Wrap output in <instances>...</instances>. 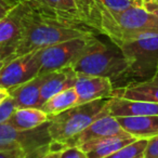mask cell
<instances>
[{"mask_svg": "<svg viewBox=\"0 0 158 158\" xmlns=\"http://www.w3.org/2000/svg\"><path fill=\"white\" fill-rule=\"evenodd\" d=\"M87 35H95L94 31L86 25L67 22L46 13L38 8L36 0H31L23 18L20 38L13 57Z\"/></svg>", "mask_w": 158, "mask_h": 158, "instance_id": "1", "label": "cell"}, {"mask_svg": "<svg viewBox=\"0 0 158 158\" xmlns=\"http://www.w3.org/2000/svg\"><path fill=\"white\" fill-rule=\"evenodd\" d=\"M100 33L115 44L144 36L158 34V18L143 7H131L121 12L103 8Z\"/></svg>", "mask_w": 158, "mask_h": 158, "instance_id": "2", "label": "cell"}, {"mask_svg": "<svg viewBox=\"0 0 158 158\" xmlns=\"http://www.w3.org/2000/svg\"><path fill=\"white\" fill-rule=\"evenodd\" d=\"M77 74L107 77L112 82L129 76L128 63L120 48L112 41L106 44L95 38L72 65Z\"/></svg>", "mask_w": 158, "mask_h": 158, "instance_id": "3", "label": "cell"}, {"mask_svg": "<svg viewBox=\"0 0 158 158\" xmlns=\"http://www.w3.org/2000/svg\"><path fill=\"white\" fill-rule=\"evenodd\" d=\"M110 98L99 99L75 105L64 112L49 117L48 132L52 141H66L92 123L95 119L107 114Z\"/></svg>", "mask_w": 158, "mask_h": 158, "instance_id": "4", "label": "cell"}, {"mask_svg": "<svg viewBox=\"0 0 158 158\" xmlns=\"http://www.w3.org/2000/svg\"><path fill=\"white\" fill-rule=\"evenodd\" d=\"M47 123L31 130H18L8 123H0V152L10 154L12 158L44 157L51 141Z\"/></svg>", "mask_w": 158, "mask_h": 158, "instance_id": "5", "label": "cell"}, {"mask_svg": "<svg viewBox=\"0 0 158 158\" xmlns=\"http://www.w3.org/2000/svg\"><path fill=\"white\" fill-rule=\"evenodd\" d=\"M117 46L127 60L130 77L144 80L158 72V34L121 42Z\"/></svg>", "mask_w": 158, "mask_h": 158, "instance_id": "6", "label": "cell"}, {"mask_svg": "<svg viewBox=\"0 0 158 158\" xmlns=\"http://www.w3.org/2000/svg\"><path fill=\"white\" fill-rule=\"evenodd\" d=\"M95 38V35H87L40 49L39 75L72 66Z\"/></svg>", "mask_w": 158, "mask_h": 158, "instance_id": "7", "label": "cell"}, {"mask_svg": "<svg viewBox=\"0 0 158 158\" xmlns=\"http://www.w3.org/2000/svg\"><path fill=\"white\" fill-rule=\"evenodd\" d=\"M40 49L5 62L0 69V87L11 89L39 75Z\"/></svg>", "mask_w": 158, "mask_h": 158, "instance_id": "8", "label": "cell"}, {"mask_svg": "<svg viewBox=\"0 0 158 158\" xmlns=\"http://www.w3.org/2000/svg\"><path fill=\"white\" fill-rule=\"evenodd\" d=\"M31 1L13 6L0 20V60L3 62L13 57L20 38L23 18L28 10Z\"/></svg>", "mask_w": 158, "mask_h": 158, "instance_id": "9", "label": "cell"}, {"mask_svg": "<svg viewBox=\"0 0 158 158\" xmlns=\"http://www.w3.org/2000/svg\"><path fill=\"white\" fill-rule=\"evenodd\" d=\"M76 90L77 105L88 103L99 99L112 98L114 94V86L110 78L93 75L77 74L74 86Z\"/></svg>", "mask_w": 158, "mask_h": 158, "instance_id": "10", "label": "cell"}, {"mask_svg": "<svg viewBox=\"0 0 158 158\" xmlns=\"http://www.w3.org/2000/svg\"><path fill=\"white\" fill-rule=\"evenodd\" d=\"M123 133H126V131L120 126V123H118L117 118L107 113V114L95 119L92 123H90L88 127L85 128L82 131L77 133L76 135L72 136L66 141H62V142H65L68 145L79 146L82 143H86L91 140Z\"/></svg>", "mask_w": 158, "mask_h": 158, "instance_id": "11", "label": "cell"}, {"mask_svg": "<svg viewBox=\"0 0 158 158\" xmlns=\"http://www.w3.org/2000/svg\"><path fill=\"white\" fill-rule=\"evenodd\" d=\"M135 139L136 138L126 132L123 134L88 141L79 145V147L87 155V158H108Z\"/></svg>", "mask_w": 158, "mask_h": 158, "instance_id": "12", "label": "cell"}, {"mask_svg": "<svg viewBox=\"0 0 158 158\" xmlns=\"http://www.w3.org/2000/svg\"><path fill=\"white\" fill-rule=\"evenodd\" d=\"M107 110L108 114L114 117L158 115V103L114 95L108 101Z\"/></svg>", "mask_w": 158, "mask_h": 158, "instance_id": "13", "label": "cell"}, {"mask_svg": "<svg viewBox=\"0 0 158 158\" xmlns=\"http://www.w3.org/2000/svg\"><path fill=\"white\" fill-rule=\"evenodd\" d=\"M41 84V104L52 95L66 89L73 88L77 79V73L72 66L44 73Z\"/></svg>", "mask_w": 158, "mask_h": 158, "instance_id": "14", "label": "cell"}, {"mask_svg": "<svg viewBox=\"0 0 158 158\" xmlns=\"http://www.w3.org/2000/svg\"><path fill=\"white\" fill-rule=\"evenodd\" d=\"M42 79H44V75L40 74L28 81L8 89L9 97L13 100L16 108L41 106L40 91H41Z\"/></svg>", "mask_w": 158, "mask_h": 158, "instance_id": "15", "label": "cell"}, {"mask_svg": "<svg viewBox=\"0 0 158 158\" xmlns=\"http://www.w3.org/2000/svg\"><path fill=\"white\" fill-rule=\"evenodd\" d=\"M114 95L131 100H141L158 103V72L151 78L133 81L118 90L114 89Z\"/></svg>", "mask_w": 158, "mask_h": 158, "instance_id": "16", "label": "cell"}, {"mask_svg": "<svg viewBox=\"0 0 158 158\" xmlns=\"http://www.w3.org/2000/svg\"><path fill=\"white\" fill-rule=\"evenodd\" d=\"M126 132L134 138L151 139L158 134V115L116 117Z\"/></svg>", "mask_w": 158, "mask_h": 158, "instance_id": "17", "label": "cell"}, {"mask_svg": "<svg viewBox=\"0 0 158 158\" xmlns=\"http://www.w3.org/2000/svg\"><path fill=\"white\" fill-rule=\"evenodd\" d=\"M49 116L40 107L15 108L13 114L6 123L18 130H31L46 123Z\"/></svg>", "mask_w": 158, "mask_h": 158, "instance_id": "18", "label": "cell"}, {"mask_svg": "<svg viewBox=\"0 0 158 158\" xmlns=\"http://www.w3.org/2000/svg\"><path fill=\"white\" fill-rule=\"evenodd\" d=\"M77 100H78V97H77L76 90L73 87V88L63 90L49 98L41 104L40 108L49 117H51L77 105Z\"/></svg>", "mask_w": 158, "mask_h": 158, "instance_id": "19", "label": "cell"}, {"mask_svg": "<svg viewBox=\"0 0 158 158\" xmlns=\"http://www.w3.org/2000/svg\"><path fill=\"white\" fill-rule=\"evenodd\" d=\"M75 2L82 23L100 33L102 10L104 8L101 0H75Z\"/></svg>", "mask_w": 158, "mask_h": 158, "instance_id": "20", "label": "cell"}, {"mask_svg": "<svg viewBox=\"0 0 158 158\" xmlns=\"http://www.w3.org/2000/svg\"><path fill=\"white\" fill-rule=\"evenodd\" d=\"M49 11L67 22L85 25L80 18L75 0H44Z\"/></svg>", "mask_w": 158, "mask_h": 158, "instance_id": "21", "label": "cell"}, {"mask_svg": "<svg viewBox=\"0 0 158 158\" xmlns=\"http://www.w3.org/2000/svg\"><path fill=\"white\" fill-rule=\"evenodd\" d=\"M148 139L136 138L132 142L120 148L112 156V158H144Z\"/></svg>", "mask_w": 158, "mask_h": 158, "instance_id": "22", "label": "cell"}, {"mask_svg": "<svg viewBox=\"0 0 158 158\" xmlns=\"http://www.w3.org/2000/svg\"><path fill=\"white\" fill-rule=\"evenodd\" d=\"M102 5L105 9H107L110 12H121L129 9L131 7H140L138 6L133 0H101Z\"/></svg>", "mask_w": 158, "mask_h": 158, "instance_id": "23", "label": "cell"}, {"mask_svg": "<svg viewBox=\"0 0 158 158\" xmlns=\"http://www.w3.org/2000/svg\"><path fill=\"white\" fill-rule=\"evenodd\" d=\"M50 158H87V155L77 145H68L63 149L54 153Z\"/></svg>", "mask_w": 158, "mask_h": 158, "instance_id": "24", "label": "cell"}, {"mask_svg": "<svg viewBox=\"0 0 158 158\" xmlns=\"http://www.w3.org/2000/svg\"><path fill=\"white\" fill-rule=\"evenodd\" d=\"M15 108L16 106L14 104L13 100L10 97H8L2 103L0 104V123H6L13 114Z\"/></svg>", "mask_w": 158, "mask_h": 158, "instance_id": "25", "label": "cell"}, {"mask_svg": "<svg viewBox=\"0 0 158 158\" xmlns=\"http://www.w3.org/2000/svg\"><path fill=\"white\" fill-rule=\"evenodd\" d=\"M144 158H158V134L148 139Z\"/></svg>", "mask_w": 158, "mask_h": 158, "instance_id": "26", "label": "cell"}, {"mask_svg": "<svg viewBox=\"0 0 158 158\" xmlns=\"http://www.w3.org/2000/svg\"><path fill=\"white\" fill-rule=\"evenodd\" d=\"M12 7H13V5L9 3L8 1H6V0H0V20L8 13V11H9Z\"/></svg>", "mask_w": 158, "mask_h": 158, "instance_id": "27", "label": "cell"}, {"mask_svg": "<svg viewBox=\"0 0 158 158\" xmlns=\"http://www.w3.org/2000/svg\"><path fill=\"white\" fill-rule=\"evenodd\" d=\"M143 8L149 10L152 8H158V0H142Z\"/></svg>", "mask_w": 158, "mask_h": 158, "instance_id": "28", "label": "cell"}, {"mask_svg": "<svg viewBox=\"0 0 158 158\" xmlns=\"http://www.w3.org/2000/svg\"><path fill=\"white\" fill-rule=\"evenodd\" d=\"M37 6H38V8H39L40 10H42L44 12H46V13H49V14H52L50 11H49V9L47 8V6L44 5V0H37ZM52 15H54V14H52Z\"/></svg>", "mask_w": 158, "mask_h": 158, "instance_id": "29", "label": "cell"}, {"mask_svg": "<svg viewBox=\"0 0 158 158\" xmlns=\"http://www.w3.org/2000/svg\"><path fill=\"white\" fill-rule=\"evenodd\" d=\"M8 97H9V92H8L7 89L1 88V87H0V104L2 103V102L5 101Z\"/></svg>", "mask_w": 158, "mask_h": 158, "instance_id": "30", "label": "cell"}, {"mask_svg": "<svg viewBox=\"0 0 158 158\" xmlns=\"http://www.w3.org/2000/svg\"><path fill=\"white\" fill-rule=\"evenodd\" d=\"M6 1H8V2L11 3V5L15 6V5H18V3L24 2V1H31V0H6ZM36 1H37V0H36Z\"/></svg>", "mask_w": 158, "mask_h": 158, "instance_id": "31", "label": "cell"}, {"mask_svg": "<svg viewBox=\"0 0 158 158\" xmlns=\"http://www.w3.org/2000/svg\"><path fill=\"white\" fill-rule=\"evenodd\" d=\"M147 11H149V12H152V13H154L158 18V8H152V9L147 10Z\"/></svg>", "mask_w": 158, "mask_h": 158, "instance_id": "32", "label": "cell"}, {"mask_svg": "<svg viewBox=\"0 0 158 158\" xmlns=\"http://www.w3.org/2000/svg\"><path fill=\"white\" fill-rule=\"evenodd\" d=\"M134 2L136 3L138 6H140V7H143V5H142V0H133Z\"/></svg>", "mask_w": 158, "mask_h": 158, "instance_id": "33", "label": "cell"}, {"mask_svg": "<svg viewBox=\"0 0 158 158\" xmlns=\"http://www.w3.org/2000/svg\"><path fill=\"white\" fill-rule=\"evenodd\" d=\"M3 64H5V62H3L2 60H0V69H1V67H2Z\"/></svg>", "mask_w": 158, "mask_h": 158, "instance_id": "34", "label": "cell"}]
</instances>
